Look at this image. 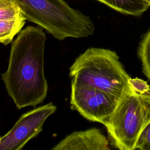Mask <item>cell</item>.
<instances>
[{
  "label": "cell",
  "instance_id": "cell-1",
  "mask_svg": "<svg viewBox=\"0 0 150 150\" xmlns=\"http://www.w3.org/2000/svg\"><path fill=\"white\" fill-rule=\"evenodd\" d=\"M46 36L39 27L21 30L12 43L7 70L2 74L8 95L18 109L45 99L48 84L44 73Z\"/></svg>",
  "mask_w": 150,
  "mask_h": 150
},
{
  "label": "cell",
  "instance_id": "cell-2",
  "mask_svg": "<svg viewBox=\"0 0 150 150\" xmlns=\"http://www.w3.org/2000/svg\"><path fill=\"white\" fill-rule=\"evenodd\" d=\"M71 81L121 98L131 89L129 76L116 53L91 47L80 54L70 67Z\"/></svg>",
  "mask_w": 150,
  "mask_h": 150
},
{
  "label": "cell",
  "instance_id": "cell-3",
  "mask_svg": "<svg viewBox=\"0 0 150 150\" xmlns=\"http://www.w3.org/2000/svg\"><path fill=\"white\" fill-rule=\"evenodd\" d=\"M22 12L58 40L80 38L94 33L90 17L69 5L64 0H17Z\"/></svg>",
  "mask_w": 150,
  "mask_h": 150
},
{
  "label": "cell",
  "instance_id": "cell-4",
  "mask_svg": "<svg viewBox=\"0 0 150 150\" xmlns=\"http://www.w3.org/2000/svg\"><path fill=\"white\" fill-rule=\"evenodd\" d=\"M149 118L150 93L139 94L131 88L120 100L105 126L117 148L134 150L138 137Z\"/></svg>",
  "mask_w": 150,
  "mask_h": 150
},
{
  "label": "cell",
  "instance_id": "cell-5",
  "mask_svg": "<svg viewBox=\"0 0 150 150\" xmlns=\"http://www.w3.org/2000/svg\"><path fill=\"white\" fill-rule=\"evenodd\" d=\"M121 98L94 87L71 81V109L77 110L90 121L105 125Z\"/></svg>",
  "mask_w": 150,
  "mask_h": 150
},
{
  "label": "cell",
  "instance_id": "cell-6",
  "mask_svg": "<svg viewBox=\"0 0 150 150\" xmlns=\"http://www.w3.org/2000/svg\"><path fill=\"white\" fill-rule=\"evenodd\" d=\"M56 110L52 103L22 114L13 127L0 137V150H19L43 129L46 120Z\"/></svg>",
  "mask_w": 150,
  "mask_h": 150
},
{
  "label": "cell",
  "instance_id": "cell-7",
  "mask_svg": "<svg viewBox=\"0 0 150 150\" xmlns=\"http://www.w3.org/2000/svg\"><path fill=\"white\" fill-rule=\"evenodd\" d=\"M52 150H108V141L97 128L74 131L66 136Z\"/></svg>",
  "mask_w": 150,
  "mask_h": 150
},
{
  "label": "cell",
  "instance_id": "cell-8",
  "mask_svg": "<svg viewBox=\"0 0 150 150\" xmlns=\"http://www.w3.org/2000/svg\"><path fill=\"white\" fill-rule=\"evenodd\" d=\"M125 15L140 16L150 4L145 0H96Z\"/></svg>",
  "mask_w": 150,
  "mask_h": 150
},
{
  "label": "cell",
  "instance_id": "cell-9",
  "mask_svg": "<svg viewBox=\"0 0 150 150\" xmlns=\"http://www.w3.org/2000/svg\"><path fill=\"white\" fill-rule=\"evenodd\" d=\"M26 20L25 17L0 20V43L6 45L11 42L14 36L21 31Z\"/></svg>",
  "mask_w": 150,
  "mask_h": 150
},
{
  "label": "cell",
  "instance_id": "cell-10",
  "mask_svg": "<svg viewBox=\"0 0 150 150\" xmlns=\"http://www.w3.org/2000/svg\"><path fill=\"white\" fill-rule=\"evenodd\" d=\"M138 56L142 63L143 72L150 80V29L141 42L138 49Z\"/></svg>",
  "mask_w": 150,
  "mask_h": 150
},
{
  "label": "cell",
  "instance_id": "cell-11",
  "mask_svg": "<svg viewBox=\"0 0 150 150\" xmlns=\"http://www.w3.org/2000/svg\"><path fill=\"white\" fill-rule=\"evenodd\" d=\"M25 17L17 0H0V20Z\"/></svg>",
  "mask_w": 150,
  "mask_h": 150
},
{
  "label": "cell",
  "instance_id": "cell-12",
  "mask_svg": "<svg viewBox=\"0 0 150 150\" xmlns=\"http://www.w3.org/2000/svg\"><path fill=\"white\" fill-rule=\"evenodd\" d=\"M150 150V118L142 129L137 140L135 149Z\"/></svg>",
  "mask_w": 150,
  "mask_h": 150
},
{
  "label": "cell",
  "instance_id": "cell-13",
  "mask_svg": "<svg viewBox=\"0 0 150 150\" xmlns=\"http://www.w3.org/2000/svg\"><path fill=\"white\" fill-rule=\"evenodd\" d=\"M129 83L132 89L137 93L146 94L150 93V86L146 81L142 79L129 78Z\"/></svg>",
  "mask_w": 150,
  "mask_h": 150
},
{
  "label": "cell",
  "instance_id": "cell-14",
  "mask_svg": "<svg viewBox=\"0 0 150 150\" xmlns=\"http://www.w3.org/2000/svg\"><path fill=\"white\" fill-rule=\"evenodd\" d=\"M146 2H148L150 4V0H145Z\"/></svg>",
  "mask_w": 150,
  "mask_h": 150
}]
</instances>
